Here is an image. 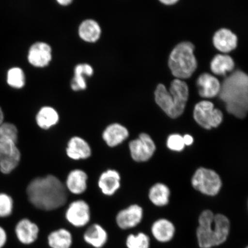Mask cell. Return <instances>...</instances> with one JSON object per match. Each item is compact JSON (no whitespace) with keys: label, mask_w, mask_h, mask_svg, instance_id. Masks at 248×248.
<instances>
[{"label":"cell","mask_w":248,"mask_h":248,"mask_svg":"<svg viewBox=\"0 0 248 248\" xmlns=\"http://www.w3.org/2000/svg\"><path fill=\"white\" fill-rule=\"evenodd\" d=\"M93 71L91 65L87 63L78 64L74 69V76L71 83L73 91H80L86 89V77H91Z\"/></svg>","instance_id":"cell-25"},{"label":"cell","mask_w":248,"mask_h":248,"mask_svg":"<svg viewBox=\"0 0 248 248\" xmlns=\"http://www.w3.org/2000/svg\"><path fill=\"white\" fill-rule=\"evenodd\" d=\"M231 233V225L228 217L212 211L205 210L198 219L195 236L200 248H214L227 242Z\"/></svg>","instance_id":"cell-2"},{"label":"cell","mask_w":248,"mask_h":248,"mask_svg":"<svg viewBox=\"0 0 248 248\" xmlns=\"http://www.w3.org/2000/svg\"><path fill=\"white\" fill-rule=\"evenodd\" d=\"M248 248V247H247V248Z\"/></svg>","instance_id":"cell-38"},{"label":"cell","mask_w":248,"mask_h":248,"mask_svg":"<svg viewBox=\"0 0 248 248\" xmlns=\"http://www.w3.org/2000/svg\"><path fill=\"white\" fill-rule=\"evenodd\" d=\"M128 129L120 124H110L102 133V139L109 147H115L128 138Z\"/></svg>","instance_id":"cell-18"},{"label":"cell","mask_w":248,"mask_h":248,"mask_svg":"<svg viewBox=\"0 0 248 248\" xmlns=\"http://www.w3.org/2000/svg\"><path fill=\"white\" fill-rule=\"evenodd\" d=\"M83 239L92 248H104L108 240V232L102 225L93 224L86 229L83 235Z\"/></svg>","instance_id":"cell-15"},{"label":"cell","mask_w":248,"mask_h":248,"mask_svg":"<svg viewBox=\"0 0 248 248\" xmlns=\"http://www.w3.org/2000/svg\"><path fill=\"white\" fill-rule=\"evenodd\" d=\"M197 86L202 97L213 98L219 93L221 84L218 79L209 73H203L198 78Z\"/></svg>","instance_id":"cell-20"},{"label":"cell","mask_w":248,"mask_h":248,"mask_svg":"<svg viewBox=\"0 0 248 248\" xmlns=\"http://www.w3.org/2000/svg\"><path fill=\"white\" fill-rule=\"evenodd\" d=\"M178 0H162L160 2H162L164 4L166 5H172L177 2Z\"/></svg>","instance_id":"cell-35"},{"label":"cell","mask_w":248,"mask_h":248,"mask_svg":"<svg viewBox=\"0 0 248 248\" xmlns=\"http://www.w3.org/2000/svg\"><path fill=\"white\" fill-rule=\"evenodd\" d=\"M167 145L170 150L176 152H181L185 147L184 138L179 134L170 135L167 139Z\"/></svg>","instance_id":"cell-32"},{"label":"cell","mask_w":248,"mask_h":248,"mask_svg":"<svg viewBox=\"0 0 248 248\" xmlns=\"http://www.w3.org/2000/svg\"><path fill=\"white\" fill-rule=\"evenodd\" d=\"M49 248H72L73 236L66 228H60L49 232L46 238Z\"/></svg>","instance_id":"cell-22"},{"label":"cell","mask_w":248,"mask_h":248,"mask_svg":"<svg viewBox=\"0 0 248 248\" xmlns=\"http://www.w3.org/2000/svg\"><path fill=\"white\" fill-rule=\"evenodd\" d=\"M183 138H184L185 146H189V145L193 144L194 139L191 135H185L184 136H183Z\"/></svg>","instance_id":"cell-34"},{"label":"cell","mask_w":248,"mask_h":248,"mask_svg":"<svg viewBox=\"0 0 248 248\" xmlns=\"http://www.w3.org/2000/svg\"><path fill=\"white\" fill-rule=\"evenodd\" d=\"M60 121L57 111L51 107L40 108L36 116V122L40 128L47 130L57 125Z\"/></svg>","instance_id":"cell-24"},{"label":"cell","mask_w":248,"mask_h":248,"mask_svg":"<svg viewBox=\"0 0 248 248\" xmlns=\"http://www.w3.org/2000/svg\"><path fill=\"white\" fill-rule=\"evenodd\" d=\"M57 2L61 5L66 6L72 2L71 0H58Z\"/></svg>","instance_id":"cell-36"},{"label":"cell","mask_w":248,"mask_h":248,"mask_svg":"<svg viewBox=\"0 0 248 248\" xmlns=\"http://www.w3.org/2000/svg\"><path fill=\"white\" fill-rule=\"evenodd\" d=\"M28 60L36 67H45L52 60V49L47 43L39 42L34 43L29 49Z\"/></svg>","instance_id":"cell-14"},{"label":"cell","mask_w":248,"mask_h":248,"mask_svg":"<svg viewBox=\"0 0 248 248\" xmlns=\"http://www.w3.org/2000/svg\"><path fill=\"white\" fill-rule=\"evenodd\" d=\"M215 47L222 52H229L236 48L237 36L231 31L222 29L217 31L213 37Z\"/></svg>","instance_id":"cell-21"},{"label":"cell","mask_w":248,"mask_h":248,"mask_svg":"<svg viewBox=\"0 0 248 248\" xmlns=\"http://www.w3.org/2000/svg\"><path fill=\"white\" fill-rule=\"evenodd\" d=\"M129 147L132 159L138 162H147L156 151L153 140L144 133L140 135L138 139L130 142Z\"/></svg>","instance_id":"cell-10"},{"label":"cell","mask_w":248,"mask_h":248,"mask_svg":"<svg viewBox=\"0 0 248 248\" xmlns=\"http://www.w3.org/2000/svg\"><path fill=\"white\" fill-rule=\"evenodd\" d=\"M4 113H3L1 108H0V125L4 123Z\"/></svg>","instance_id":"cell-37"},{"label":"cell","mask_w":248,"mask_h":248,"mask_svg":"<svg viewBox=\"0 0 248 248\" xmlns=\"http://www.w3.org/2000/svg\"><path fill=\"white\" fill-rule=\"evenodd\" d=\"M143 218V210L138 204H132L120 211L116 218V224L123 231L130 230L140 224Z\"/></svg>","instance_id":"cell-12"},{"label":"cell","mask_w":248,"mask_h":248,"mask_svg":"<svg viewBox=\"0 0 248 248\" xmlns=\"http://www.w3.org/2000/svg\"><path fill=\"white\" fill-rule=\"evenodd\" d=\"M219 98L226 104V110L232 115L243 119L248 110V77L240 70L226 78L221 85Z\"/></svg>","instance_id":"cell-3"},{"label":"cell","mask_w":248,"mask_h":248,"mask_svg":"<svg viewBox=\"0 0 248 248\" xmlns=\"http://www.w3.org/2000/svg\"><path fill=\"white\" fill-rule=\"evenodd\" d=\"M210 66L214 74L225 76L226 73L233 70L234 62L229 55L218 54L213 59Z\"/></svg>","instance_id":"cell-26"},{"label":"cell","mask_w":248,"mask_h":248,"mask_svg":"<svg viewBox=\"0 0 248 248\" xmlns=\"http://www.w3.org/2000/svg\"><path fill=\"white\" fill-rule=\"evenodd\" d=\"M13 210L14 201L10 195L0 193V218L10 216Z\"/></svg>","instance_id":"cell-30"},{"label":"cell","mask_w":248,"mask_h":248,"mask_svg":"<svg viewBox=\"0 0 248 248\" xmlns=\"http://www.w3.org/2000/svg\"><path fill=\"white\" fill-rule=\"evenodd\" d=\"M194 46L189 42H184L176 46L170 53L169 65L173 76L177 79H187L197 67L194 54Z\"/></svg>","instance_id":"cell-5"},{"label":"cell","mask_w":248,"mask_h":248,"mask_svg":"<svg viewBox=\"0 0 248 248\" xmlns=\"http://www.w3.org/2000/svg\"><path fill=\"white\" fill-rule=\"evenodd\" d=\"M170 189L163 184H156L152 187L149 193L151 202L157 206H164L169 202Z\"/></svg>","instance_id":"cell-27"},{"label":"cell","mask_w":248,"mask_h":248,"mask_svg":"<svg viewBox=\"0 0 248 248\" xmlns=\"http://www.w3.org/2000/svg\"><path fill=\"white\" fill-rule=\"evenodd\" d=\"M8 234L5 229L0 226V248H5L8 243Z\"/></svg>","instance_id":"cell-33"},{"label":"cell","mask_w":248,"mask_h":248,"mask_svg":"<svg viewBox=\"0 0 248 248\" xmlns=\"http://www.w3.org/2000/svg\"><path fill=\"white\" fill-rule=\"evenodd\" d=\"M121 176L115 170H108L102 172L99 177L98 185L102 193L111 196L120 188Z\"/></svg>","instance_id":"cell-17"},{"label":"cell","mask_w":248,"mask_h":248,"mask_svg":"<svg viewBox=\"0 0 248 248\" xmlns=\"http://www.w3.org/2000/svg\"><path fill=\"white\" fill-rule=\"evenodd\" d=\"M194 118L200 126L206 129L217 128L223 120L222 111L215 108L212 102L203 101L195 105Z\"/></svg>","instance_id":"cell-7"},{"label":"cell","mask_w":248,"mask_h":248,"mask_svg":"<svg viewBox=\"0 0 248 248\" xmlns=\"http://www.w3.org/2000/svg\"><path fill=\"white\" fill-rule=\"evenodd\" d=\"M8 84L14 88H23L26 83V77L22 69L19 67H13L7 73Z\"/></svg>","instance_id":"cell-29"},{"label":"cell","mask_w":248,"mask_h":248,"mask_svg":"<svg viewBox=\"0 0 248 248\" xmlns=\"http://www.w3.org/2000/svg\"><path fill=\"white\" fill-rule=\"evenodd\" d=\"M28 198L39 210L52 211L66 204L67 192L61 180L52 175L33 179L27 188Z\"/></svg>","instance_id":"cell-1"},{"label":"cell","mask_w":248,"mask_h":248,"mask_svg":"<svg viewBox=\"0 0 248 248\" xmlns=\"http://www.w3.org/2000/svg\"><path fill=\"white\" fill-rule=\"evenodd\" d=\"M80 38L86 42L94 43L98 41L101 35V29L97 21L87 19L80 24L78 30Z\"/></svg>","instance_id":"cell-23"},{"label":"cell","mask_w":248,"mask_h":248,"mask_svg":"<svg viewBox=\"0 0 248 248\" xmlns=\"http://www.w3.org/2000/svg\"><path fill=\"white\" fill-rule=\"evenodd\" d=\"M124 245L126 248H151L152 238L143 232L130 233L126 237Z\"/></svg>","instance_id":"cell-28"},{"label":"cell","mask_w":248,"mask_h":248,"mask_svg":"<svg viewBox=\"0 0 248 248\" xmlns=\"http://www.w3.org/2000/svg\"><path fill=\"white\" fill-rule=\"evenodd\" d=\"M40 232L39 226L28 218L20 220L15 228V236L20 244L30 246L38 240Z\"/></svg>","instance_id":"cell-11"},{"label":"cell","mask_w":248,"mask_h":248,"mask_svg":"<svg viewBox=\"0 0 248 248\" xmlns=\"http://www.w3.org/2000/svg\"><path fill=\"white\" fill-rule=\"evenodd\" d=\"M67 221L74 227L82 228L88 225L91 219V209L89 204L83 200L72 202L66 211Z\"/></svg>","instance_id":"cell-9"},{"label":"cell","mask_w":248,"mask_h":248,"mask_svg":"<svg viewBox=\"0 0 248 248\" xmlns=\"http://www.w3.org/2000/svg\"><path fill=\"white\" fill-rule=\"evenodd\" d=\"M191 184L201 193L215 196L221 190L222 184L221 178L215 170L201 167L195 172Z\"/></svg>","instance_id":"cell-6"},{"label":"cell","mask_w":248,"mask_h":248,"mask_svg":"<svg viewBox=\"0 0 248 248\" xmlns=\"http://www.w3.org/2000/svg\"><path fill=\"white\" fill-rule=\"evenodd\" d=\"M188 94L187 83L179 79L173 80L170 83L169 92L163 84L158 85L155 92L156 104L172 119L184 113Z\"/></svg>","instance_id":"cell-4"},{"label":"cell","mask_w":248,"mask_h":248,"mask_svg":"<svg viewBox=\"0 0 248 248\" xmlns=\"http://www.w3.org/2000/svg\"><path fill=\"white\" fill-rule=\"evenodd\" d=\"M0 138L12 140L17 142L18 130L14 124L9 123H3L0 125Z\"/></svg>","instance_id":"cell-31"},{"label":"cell","mask_w":248,"mask_h":248,"mask_svg":"<svg viewBox=\"0 0 248 248\" xmlns=\"http://www.w3.org/2000/svg\"><path fill=\"white\" fill-rule=\"evenodd\" d=\"M151 233L156 243L168 244L174 239L176 229L171 221L167 219H159L151 226Z\"/></svg>","instance_id":"cell-13"},{"label":"cell","mask_w":248,"mask_h":248,"mask_svg":"<svg viewBox=\"0 0 248 248\" xmlns=\"http://www.w3.org/2000/svg\"><path fill=\"white\" fill-rule=\"evenodd\" d=\"M88 174L84 170L76 169L71 170L67 176L66 190L71 193L80 195L84 193L88 188Z\"/></svg>","instance_id":"cell-19"},{"label":"cell","mask_w":248,"mask_h":248,"mask_svg":"<svg viewBox=\"0 0 248 248\" xmlns=\"http://www.w3.org/2000/svg\"><path fill=\"white\" fill-rule=\"evenodd\" d=\"M66 153L70 159L74 160H85L91 156V145L85 139L74 136L68 142Z\"/></svg>","instance_id":"cell-16"},{"label":"cell","mask_w":248,"mask_h":248,"mask_svg":"<svg viewBox=\"0 0 248 248\" xmlns=\"http://www.w3.org/2000/svg\"><path fill=\"white\" fill-rule=\"evenodd\" d=\"M21 160V153L17 142L11 139L0 138V171L9 174L17 168Z\"/></svg>","instance_id":"cell-8"}]
</instances>
